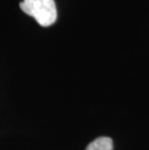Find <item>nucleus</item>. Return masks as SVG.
Listing matches in <instances>:
<instances>
[{"label":"nucleus","instance_id":"1","mask_svg":"<svg viewBox=\"0 0 149 150\" xmlns=\"http://www.w3.org/2000/svg\"><path fill=\"white\" fill-rule=\"evenodd\" d=\"M20 9L30 17H33L41 26H50L56 21L57 10L54 0H23Z\"/></svg>","mask_w":149,"mask_h":150},{"label":"nucleus","instance_id":"2","mask_svg":"<svg viewBox=\"0 0 149 150\" xmlns=\"http://www.w3.org/2000/svg\"><path fill=\"white\" fill-rule=\"evenodd\" d=\"M112 139L107 137H101L90 142L85 150H112Z\"/></svg>","mask_w":149,"mask_h":150}]
</instances>
